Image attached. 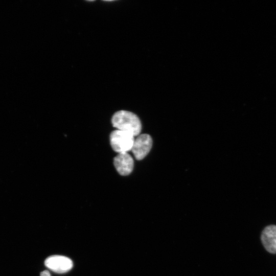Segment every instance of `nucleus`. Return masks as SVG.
<instances>
[{"instance_id": "f03ea898", "label": "nucleus", "mask_w": 276, "mask_h": 276, "mask_svg": "<svg viewBox=\"0 0 276 276\" xmlns=\"http://www.w3.org/2000/svg\"><path fill=\"white\" fill-rule=\"evenodd\" d=\"M134 136L131 134L116 129L113 131L110 135L111 146L117 152H127L131 150Z\"/></svg>"}, {"instance_id": "39448f33", "label": "nucleus", "mask_w": 276, "mask_h": 276, "mask_svg": "<svg viewBox=\"0 0 276 276\" xmlns=\"http://www.w3.org/2000/svg\"><path fill=\"white\" fill-rule=\"evenodd\" d=\"M113 163L116 170L122 175H129L134 167L133 158L127 152L119 153L114 157Z\"/></svg>"}, {"instance_id": "20e7f679", "label": "nucleus", "mask_w": 276, "mask_h": 276, "mask_svg": "<svg viewBox=\"0 0 276 276\" xmlns=\"http://www.w3.org/2000/svg\"><path fill=\"white\" fill-rule=\"evenodd\" d=\"M45 266L52 271L59 273L69 271L73 267L72 261L62 256H52L45 261Z\"/></svg>"}, {"instance_id": "423d86ee", "label": "nucleus", "mask_w": 276, "mask_h": 276, "mask_svg": "<svg viewBox=\"0 0 276 276\" xmlns=\"http://www.w3.org/2000/svg\"><path fill=\"white\" fill-rule=\"evenodd\" d=\"M261 241L266 250L270 253H276V225L266 226L262 232Z\"/></svg>"}, {"instance_id": "7ed1b4c3", "label": "nucleus", "mask_w": 276, "mask_h": 276, "mask_svg": "<svg viewBox=\"0 0 276 276\" xmlns=\"http://www.w3.org/2000/svg\"><path fill=\"white\" fill-rule=\"evenodd\" d=\"M131 151L137 160L144 158L150 151L152 145L151 137L147 134L136 136Z\"/></svg>"}, {"instance_id": "f257e3e1", "label": "nucleus", "mask_w": 276, "mask_h": 276, "mask_svg": "<svg viewBox=\"0 0 276 276\" xmlns=\"http://www.w3.org/2000/svg\"><path fill=\"white\" fill-rule=\"evenodd\" d=\"M111 122L117 129L128 132L134 136L139 135L142 130L141 122L138 117L128 111H117L112 116Z\"/></svg>"}, {"instance_id": "0eeeda50", "label": "nucleus", "mask_w": 276, "mask_h": 276, "mask_svg": "<svg viewBox=\"0 0 276 276\" xmlns=\"http://www.w3.org/2000/svg\"><path fill=\"white\" fill-rule=\"evenodd\" d=\"M40 276H51V274L48 270H44L41 272Z\"/></svg>"}]
</instances>
